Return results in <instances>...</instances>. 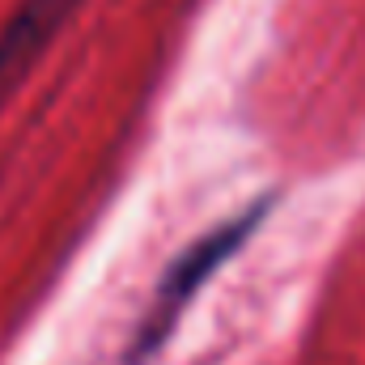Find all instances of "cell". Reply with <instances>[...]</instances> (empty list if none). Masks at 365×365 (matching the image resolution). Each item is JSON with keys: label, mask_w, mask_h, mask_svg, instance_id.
<instances>
[{"label": "cell", "mask_w": 365, "mask_h": 365, "mask_svg": "<svg viewBox=\"0 0 365 365\" xmlns=\"http://www.w3.org/2000/svg\"><path fill=\"white\" fill-rule=\"evenodd\" d=\"M81 0H21L17 13L0 30V98L17 90V81L38 64V56L51 47L60 26L77 13Z\"/></svg>", "instance_id": "2"}, {"label": "cell", "mask_w": 365, "mask_h": 365, "mask_svg": "<svg viewBox=\"0 0 365 365\" xmlns=\"http://www.w3.org/2000/svg\"><path fill=\"white\" fill-rule=\"evenodd\" d=\"M264 212H268V200L251 204L247 212H238V217L221 221L217 230L200 234L179 259L166 268L162 284L153 289V302H149L140 327H136V344H132V357H136V361H145L153 349H162V344L170 340V331H175V323L182 319V310L191 306V297L217 276V268H221L234 251H242V242L255 234V225L264 221Z\"/></svg>", "instance_id": "1"}]
</instances>
